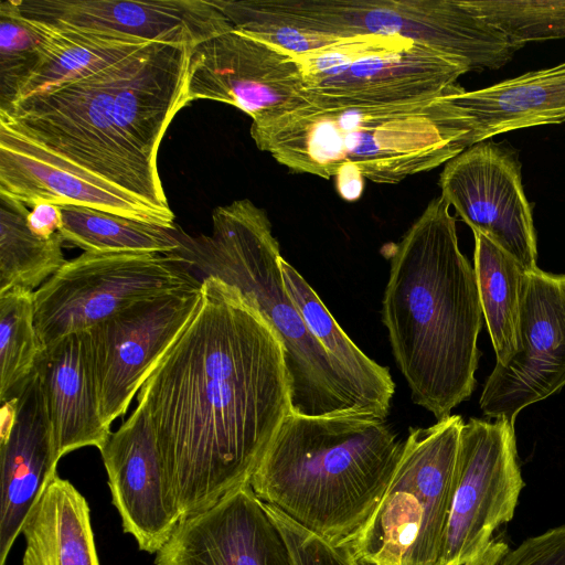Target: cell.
<instances>
[{"label": "cell", "instance_id": "6da1fadb", "mask_svg": "<svg viewBox=\"0 0 565 565\" xmlns=\"http://www.w3.org/2000/svg\"><path fill=\"white\" fill-rule=\"evenodd\" d=\"M201 280L198 310L137 393L181 519L248 483L291 413L277 333L237 289Z\"/></svg>", "mask_w": 565, "mask_h": 565}, {"label": "cell", "instance_id": "7a4b0ae2", "mask_svg": "<svg viewBox=\"0 0 565 565\" xmlns=\"http://www.w3.org/2000/svg\"><path fill=\"white\" fill-rule=\"evenodd\" d=\"M152 42L90 76L17 102L0 125L174 227L158 169L164 132L188 106L190 49Z\"/></svg>", "mask_w": 565, "mask_h": 565}, {"label": "cell", "instance_id": "3957f363", "mask_svg": "<svg viewBox=\"0 0 565 565\" xmlns=\"http://www.w3.org/2000/svg\"><path fill=\"white\" fill-rule=\"evenodd\" d=\"M449 207L440 195L433 199L394 246L382 302L412 402L437 420L473 393L483 317Z\"/></svg>", "mask_w": 565, "mask_h": 565}, {"label": "cell", "instance_id": "277c9868", "mask_svg": "<svg viewBox=\"0 0 565 565\" xmlns=\"http://www.w3.org/2000/svg\"><path fill=\"white\" fill-rule=\"evenodd\" d=\"M457 84L430 99L356 106L305 104L252 122L256 147L297 173L323 179L352 163L364 178L395 184L476 145Z\"/></svg>", "mask_w": 565, "mask_h": 565}, {"label": "cell", "instance_id": "5b68a950", "mask_svg": "<svg viewBox=\"0 0 565 565\" xmlns=\"http://www.w3.org/2000/svg\"><path fill=\"white\" fill-rule=\"evenodd\" d=\"M405 440L364 414L290 413L255 469V494L334 546L353 541L379 505Z\"/></svg>", "mask_w": 565, "mask_h": 565}, {"label": "cell", "instance_id": "8992f818", "mask_svg": "<svg viewBox=\"0 0 565 565\" xmlns=\"http://www.w3.org/2000/svg\"><path fill=\"white\" fill-rule=\"evenodd\" d=\"M180 238L181 247L174 254L190 270L237 289L277 333L284 347L292 414L369 415L347 374L311 334L287 292L280 246L264 209L248 199L217 206L210 235L181 232Z\"/></svg>", "mask_w": 565, "mask_h": 565}, {"label": "cell", "instance_id": "52a82bcc", "mask_svg": "<svg viewBox=\"0 0 565 565\" xmlns=\"http://www.w3.org/2000/svg\"><path fill=\"white\" fill-rule=\"evenodd\" d=\"M215 6L232 25L266 22L334 38L409 39L461 60L470 72L500 68L519 50L469 0H216Z\"/></svg>", "mask_w": 565, "mask_h": 565}, {"label": "cell", "instance_id": "ba28073f", "mask_svg": "<svg viewBox=\"0 0 565 565\" xmlns=\"http://www.w3.org/2000/svg\"><path fill=\"white\" fill-rule=\"evenodd\" d=\"M463 420L412 427L393 478L348 546L376 565H439L458 477Z\"/></svg>", "mask_w": 565, "mask_h": 565}, {"label": "cell", "instance_id": "9c48e42d", "mask_svg": "<svg viewBox=\"0 0 565 565\" xmlns=\"http://www.w3.org/2000/svg\"><path fill=\"white\" fill-rule=\"evenodd\" d=\"M306 97L319 106L408 103L438 97L470 72L461 60L398 36L360 34L297 55Z\"/></svg>", "mask_w": 565, "mask_h": 565}, {"label": "cell", "instance_id": "30bf717a", "mask_svg": "<svg viewBox=\"0 0 565 565\" xmlns=\"http://www.w3.org/2000/svg\"><path fill=\"white\" fill-rule=\"evenodd\" d=\"M201 285L175 254L84 252L66 260L34 291V322L42 349L135 302Z\"/></svg>", "mask_w": 565, "mask_h": 565}, {"label": "cell", "instance_id": "8fae6325", "mask_svg": "<svg viewBox=\"0 0 565 565\" xmlns=\"http://www.w3.org/2000/svg\"><path fill=\"white\" fill-rule=\"evenodd\" d=\"M524 487L514 424H463L458 477L439 565H498L509 553L495 532L514 516Z\"/></svg>", "mask_w": 565, "mask_h": 565}, {"label": "cell", "instance_id": "7c38bea8", "mask_svg": "<svg viewBox=\"0 0 565 565\" xmlns=\"http://www.w3.org/2000/svg\"><path fill=\"white\" fill-rule=\"evenodd\" d=\"M186 99L230 104L252 122L309 104L297 55L234 28L190 49Z\"/></svg>", "mask_w": 565, "mask_h": 565}, {"label": "cell", "instance_id": "4fadbf2b", "mask_svg": "<svg viewBox=\"0 0 565 565\" xmlns=\"http://www.w3.org/2000/svg\"><path fill=\"white\" fill-rule=\"evenodd\" d=\"M202 286V285H201ZM201 288L148 298L87 331L102 420L124 415L147 375L193 318Z\"/></svg>", "mask_w": 565, "mask_h": 565}, {"label": "cell", "instance_id": "5bb4252c", "mask_svg": "<svg viewBox=\"0 0 565 565\" xmlns=\"http://www.w3.org/2000/svg\"><path fill=\"white\" fill-rule=\"evenodd\" d=\"M438 184L440 196L473 233L488 237L525 271L539 268L532 207L514 149L489 140L478 142L445 164Z\"/></svg>", "mask_w": 565, "mask_h": 565}, {"label": "cell", "instance_id": "9a60e30c", "mask_svg": "<svg viewBox=\"0 0 565 565\" xmlns=\"http://www.w3.org/2000/svg\"><path fill=\"white\" fill-rule=\"evenodd\" d=\"M565 385V275L527 271L520 342L505 365H494L480 396L482 413L514 424L526 406Z\"/></svg>", "mask_w": 565, "mask_h": 565}, {"label": "cell", "instance_id": "2e32d148", "mask_svg": "<svg viewBox=\"0 0 565 565\" xmlns=\"http://www.w3.org/2000/svg\"><path fill=\"white\" fill-rule=\"evenodd\" d=\"M154 565H292L279 527L249 482L183 518Z\"/></svg>", "mask_w": 565, "mask_h": 565}, {"label": "cell", "instance_id": "e0dca14e", "mask_svg": "<svg viewBox=\"0 0 565 565\" xmlns=\"http://www.w3.org/2000/svg\"><path fill=\"white\" fill-rule=\"evenodd\" d=\"M19 7L47 23L190 46L233 29L213 0H19Z\"/></svg>", "mask_w": 565, "mask_h": 565}, {"label": "cell", "instance_id": "ac0fdd59", "mask_svg": "<svg viewBox=\"0 0 565 565\" xmlns=\"http://www.w3.org/2000/svg\"><path fill=\"white\" fill-rule=\"evenodd\" d=\"M99 451L124 532L134 536L139 550L156 554L181 518L166 495L161 455L146 407L137 404Z\"/></svg>", "mask_w": 565, "mask_h": 565}, {"label": "cell", "instance_id": "d6986e66", "mask_svg": "<svg viewBox=\"0 0 565 565\" xmlns=\"http://www.w3.org/2000/svg\"><path fill=\"white\" fill-rule=\"evenodd\" d=\"M12 396L14 419L9 430L0 434V565H6L26 516L56 475L60 460L34 371Z\"/></svg>", "mask_w": 565, "mask_h": 565}, {"label": "cell", "instance_id": "ffe728a7", "mask_svg": "<svg viewBox=\"0 0 565 565\" xmlns=\"http://www.w3.org/2000/svg\"><path fill=\"white\" fill-rule=\"evenodd\" d=\"M0 194L33 206H86L166 226L129 195L87 177L0 125ZM168 227V226H167Z\"/></svg>", "mask_w": 565, "mask_h": 565}, {"label": "cell", "instance_id": "44dd1931", "mask_svg": "<svg viewBox=\"0 0 565 565\" xmlns=\"http://www.w3.org/2000/svg\"><path fill=\"white\" fill-rule=\"evenodd\" d=\"M34 373L45 397L57 458L87 446L102 450L111 431L99 414L87 331L43 348Z\"/></svg>", "mask_w": 565, "mask_h": 565}, {"label": "cell", "instance_id": "7402d4cb", "mask_svg": "<svg viewBox=\"0 0 565 565\" xmlns=\"http://www.w3.org/2000/svg\"><path fill=\"white\" fill-rule=\"evenodd\" d=\"M476 142L516 129L565 121V62L458 96Z\"/></svg>", "mask_w": 565, "mask_h": 565}, {"label": "cell", "instance_id": "603a6c76", "mask_svg": "<svg viewBox=\"0 0 565 565\" xmlns=\"http://www.w3.org/2000/svg\"><path fill=\"white\" fill-rule=\"evenodd\" d=\"M22 565H99L89 507L57 473L26 516Z\"/></svg>", "mask_w": 565, "mask_h": 565}, {"label": "cell", "instance_id": "cb8c5ba5", "mask_svg": "<svg viewBox=\"0 0 565 565\" xmlns=\"http://www.w3.org/2000/svg\"><path fill=\"white\" fill-rule=\"evenodd\" d=\"M279 265L286 290L311 334L347 374L364 411L385 419L395 393L388 369L370 359L353 343L295 267L282 257Z\"/></svg>", "mask_w": 565, "mask_h": 565}, {"label": "cell", "instance_id": "d4e9b609", "mask_svg": "<svg viewBox=\"0 0 565 565\" xmlns=\"http://www.w3.org/2000/svg\"><path fill=\"white\" fill-rule=\"evenodd\" d=\"M30 20L42 38L41 58L15 103L90 76L152 43Z\"/></svg>", "mask_w": 565, "mask_h": 565}, {"label": "cell", "instance_id": "484cf974", "mask_svg": "<svg viewBox=\"0 0 565 565\" xmlns=\"http://www.w3.org/2000/svg\"><path fill=\"white\" fill-rule=\"evenodd\" d=\"M475 235V274L482 313L498 365L519 349L520 313L525 281L522 266L480 233Z\"/></svg>", "mask_w": 565, "mask_h": 565}, {"label": "cell", "instance_id": "4316f807", "mask_svg": "<svg viewBox=\"0 0 565 565\" xmlns=\"http://www.w3.org/2000/svg\"><path fill=\"white\" fill-rule=\"evenodd\" d=\"M29 212L24 203L0 194V295L34 292L66 263L60 233L50 238L34 234Z\"/></svg>", "mask_w": 565, "mask_h": 565}, {"label": "cell", "instance_id": "83f0119b", "mask_svg": "<svg viewBox=\"0 0 565 565\" xmlns=\"http://www.w3.org/2000/svg\"><path fill=\"white\" fill-rule=\"evenodd\" d=\"M64 242L84 252H138L174 254L181 247V230L86 207L61 206Z\"/></svg>", "mask_w": 565, "mask_h": 565}, {"label": "cell", "instance_id": "f1b7e54d", "mask_svg": "<svg viewBox=\"0 0 565 565\" xmlns=\"http://www.w3.org/2000/svg\"><path fill=\"white\" fill-rule=\"evenodd\" d=\"M42 345L34 322V292L0 295V401L9 398L33 373Z\"/></svg>", "mask_w": 565, "mask_h": 565}, {"label": "cell", "instance_id": "f546056e", "mask_svg": "<svg viewBox=\"0 0 565 565\" xmlns=\"http://www.w3.org/2000/svg\"><path fill=\"white\" fill-rule=\"evenodd\" d=\"M470 7L516 47L565 38V0H469Z\"/></svg>", "mask_w": 565, "mask_h": 565}, {"label": "cell", "instance_id": "4dcf8cb0", "mask_svg": "<svg viewBox=\"0 0 565 565\" xmlns=\"http://www.w3.org/2000/svg\"><path fill=\"white\" fill-rule=\"evenodd\" d=\"M42 38L19 0L0 2V111H8L41 58Z\"/></svg>", "mask_w": 565, "mask_h": 565}, {"label": "cell", "instance_id": "1f68e13d", "mask_svg": "<svg viewBox=\"0 0 565 565\" xmlns=\"http://www.w3.org/2000/svg\"><path fill=\"white\" fill-rule=\"evenodd\" d=\"M264 504L285 537L292 565H352L348 546H334L277 508Z\"/></svg>", "mask_w": 565, "mask_h": 565}, {"label": "cell", "instance_id": "d6a6232c", "mask_svg": "<svg viewBox=\"0 0 565 565\" xmlns=\"http://www.w3.org/2000/svg\"><path fill=\"white\" fill-rule=\"evenodd\" d=\"M498 565H565V525L526 539Z\"/></svg>", "mask_w": 565, "mask_h": 565}, {"label": "cell", "instance_id": "836d02e7", "mask_svg": "<svg viewBox=\"0 0 565 565\" xmlns=\"http://www.w3.org/2000/svg\"><path fill=\"white\" fill-rule=\"evenodd\" d=\"M28 225L38 236L52 237L62 226L61 206L46 202L34 204L28 214Z\"/></svg>", "mask_w": 565, "mask_h": 565}, {"label": "cell", "instance_id": "e575fe53", "mask_svg": "<svg viewBox=\"0 0 565 565\" xmlns=\"http://www.w3.org/2000/svg\"><path fill=\"white\" fill-rule=\"evenodd\" d=\"M334 179L337 192L343 200L354 202L361 198L365 178L358 167L352 163L341 166Z\"/></svg>", "mask_w": 565, "mask_h": 565}, {"label": "cell", "instance_id": "d590c367", "mask_svg": "<svg viewBox=\"0 0 565 565\" xmlns=\"http://www.w3.org/2000/svg\"><path fill=\"white\" fill-rule=\"evenodd\" d=\"M349 548V547H348ZM350 551V550H349ZM350 561H351V564L352 565H376L374 563H371L364 558H361V557H358V556H354L352 555V553L350 552Z\"/></svg>", "mask_w": 565, "mask_h": 565}]
</instances>
